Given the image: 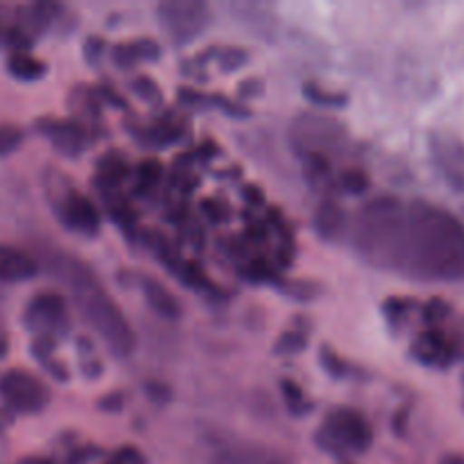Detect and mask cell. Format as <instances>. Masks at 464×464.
Here are the masks:
<instances>
[{"mask_svg": "<svg viewBox=\"0 0 464 464\" xmlns=\"http://www.w3.org/2000/svg\"><path fill=\"white\" fill-rule=\"evenodd\" d=\"M353 245L370 266L406 279H464V225L424 199L367 202L356 216Z\"/></svg>", "mask_w": 464, "mask_h": 464, "instance_id": "6da1fadb", "label": "cell"}, {"mask_svg": "<svg viewBox=\"0 0 464 464\" xmlns=\"http://www.w3.org/2000/svg\"><path fill=\"white\" fill-rule=\"evenodd\" d=\"M53 272L66 285L80 315L107 344L109 352L118 358L131 356L136 349L134 331L98 276L75 256L62 252L53 258Z\"/></svg>", "mask_w": 464, "mask_h": 464, "instance_id": "7a4b0ae2", "label": "cell"}, {"mask_svg": "<svg viewBox=\"0 0 464 464\" xmlns=\"http://www.w3.org/2000/svg\"><path fill=\"white\" fill-rule=\"evenodd\" d=\"M320 444L334 453L367 451L374 440L372 426L361 412L352 408H335L320 429Z\"/></svg>", "mask_w": 464, "mask_h": 464, "instance_id": "3957f363", "label": "cell"}, {"mask_svg": "<svg viewBox=\"0 0 464 464\" xmlns=\"http://www.w3.org/2000/svg\"><path fill=\"white\" fill-rule=\"evenodd\" d=\"M159 21L175 44H188L208 25V7L195 0H170L159 5Z\"/></svg>", "mask_w": 464, "mask_h": 464, "instance_id": "277c9868", "label": "cell"}, {"mask_svg": "<svg viewBox=\"0 0 464 464\" xmlns=\"http://www.w3.org/2000/svg\"><path fill=\"white\" fill-rule=\"evenodd\" d=\"M344 140V130L334 118L304 113L293 125V143L313 159H320L329 150H338Z\"/></svg>", "mask_w": 464, "mask_h": 464, "instance_id": "5b68a950", "label": "cell"}, {"mask_svg": "<svg viewBox=\"0 0 464 464\" xmlns=\"http://www.w3.org/2000/svg\"><path fill=\"white\" fill-rule=\"evenodd\" d=\"M0 397L12 411L30 415L48 406V388L25 370H9L0 376Z\"/></svg>", "mask_w": 464, "mask_h": 464, "instance_id": "8992f818", "label": "cell"}, {"mask_svg": "<svg viewBox=\"0 0 464 464\" xmlns=\"http://www.w3.org/2000/svg\"><path fill=\"white\" fill-rule=\"evenodd\" d=\"M430 157L435 168L453 190L464 193V143L458 136L447 131L430 134Z\"/></svg>", "mask_w": 464, "mask_h": 464, "instance_id": "52a82bcc", "label": "cell"}, {"mask_svg": "<svg viewBox=\"0 0 464 464\" xmlns=\"http://www.w3.org/2000/svg\"><path fill=\"white\" fill-rule=\"evenodd\" d=\"M68 320L66 297L59 293H39L30 299L25 308L27 329L36 334H62Z\"/></svg>", "mask_w": 464, "mask_h": 464, "instance_id": "ba28073f", "label": "cell"}, {"mask_svg": "<svg viewBox=\"0 0 464 464\" xmlns=\"http://www.w3.org/2000/svg\"><path fill=\"white\" fill-rule=\"evenodd\" d=\"M59 216L68 229L77 231V234L93 236L100 229V213L95 204L91 202L86 195L77 193V190H68L59 207Z\"/></svg>", "mask_w": 464, "mask_h": 464, "instance_id": "9c48e42d", "label": "cell"}, {"mask_svg": "<svg viewBox=\"0 0 464 464\" xmlns=\"http://www.w3.org/2000/svg\"><path fill=\"white\" fill-rule=\"evenodd\" d=\"M412 356L429 367H449L458 356V347L440 329L420 334L412 343Z\"/></svg>", "mask_w": 464, "mask_h": 464, "instance_id": "30bf717a", "label": "cell"}, {"mask_svg": "<svg viewBox=\"0 0 464 464\" xmlns=\"http://www.w3.org/2000/svg\"><path fill=\"white\" fill-rule=\"evenodd\" d=\"M39 266L34 258L23 249L12 245H0V281L3 284H21L34 279Z\"/></svg>", "mask_w": 464, "mask_h": 464, "instance_id": "8fae6325", "label": "cell"}, {"mask_svg": "<svg viewBox=\"0 0 464 464\" xmlns=\"http://www.w3.org/2000/svg\"><path fill=\"white\" fill-rule=\"evenodd\" d=\"M45 134L50 136L54 148L66 157H77L86 148V131L77 122L50 121V125L45 127Z\"/></svg>", "mask_w": 464, "mask_h": 464, "instance_id": "7c38bea8", "label": "cell"}, {"mask_svg": "<svg viewBox=\"0 0 464 464\" xmlns=\"http://www.w3.org/2000/svg\"><path fill=\"white\" fill-rule=\"evenodd\" d=\"M143 295H145V302L150 304V308H152L157 315L166 317V320H177V317L181 315L179 302H177L175 295H172L170 290L161 284V281L145 276Z\"/></svg>", "mask_w": 464, "mask_h": 464, "instance_id": "4fadbf2b", "label": "cell"}, {"mask_svg": "<svg viewBox=\"0 0 464 464\" xmlns=\"http://www.w3.org/2000/svg\"><path fill=\"white\" fill-rule=\"evenodd\" d=\"M7 71L9 75L16 77V80L34 82L45 75V63L27 53H14L12 57L7 59Z\"/></svg>", "mask_w": 464, "mask_h": 464, "instance_id": "5bb4252c", "label": "cell"}, {"mask_svg": "<svg viewBox=\"0 0 464 464\" xmlns=\"http://www.w3.org/2000/svg\"><path fill=\"white\" fill-rule=\"evenodd\" d=\"M116 57L121 63H131L139 62V59H154L159 54V48L152 44V41H136L131 45H121L116 50Z\"/></svg>", "mask_w": 464, "mask_h": 464, "instance_id": "9a60e30c", "label": "cell"}, {"mask_svg": "<svg viewBox=\"0 0 464 464\" xmlns=\"http://www.w3.org/2000/svg\"><path fill=\"white\" fill-rule=\"evenodd\" d=\"M340 218H343V211L334 202H324L317 211V229L324 236L335 234L340 229Z\"/></svg>", "mask_w": 464, "mask_h": 464, "instance_id": "2e32d148", "label": "cell"}, {"mask_svg": "<svg viewBox=\"0 0 464 464\" xmlns=\"http://www.w3.org/2000/svg\"><path fill=\"white\" fill-rule=\"evenodd\" d=\"M100 179H102V184L107 186V188H111V186H118L122 179H125L127 175V166H125V159H116V161H102V166H100Z\"/></svg>", "mask_w": 464, "mask_h": 464, "instance_id": "e0dca14e", "label": "cell"}, {"mask_svg": "<svg viewBox=\"0 0 464 464\" xmlns=\"http://www.w3.org/2000/svg\"><path fill=\"white\" fill-rule=\"evenodd\" d=\"M281 390H284L285 403H288V408L293 412H304L311 408L308 406L306 397H304L302 388H299V385H295L293 381H284V383H281Z\"/></svg>", "mask_w": 464, "mask_h": 464, "instance_id": "ac0fdd59", "label": "cell"}, {"mask_svg": "<svg viewBox=\"0 0 464 464\" xmlns=\"http://www.w3.org/2000/svg\"><path fill=\"white\" fill-rule=\"evenodd\" d=\"M23 143V131L16 125H0V157L12 154Z\"/></svg>", "mask_w": 464, "mask_h": 464, "instance_id": "d6986e66", "label": "cell"}, {"mask_svg": "<svg viewBox=\"0 0 464 464\" xmlns=\"http://www.w3.org/2000/svg\"><path fill=\"white\" fill-rule=\"evenodd\" d=\"M447 315H449V304L442 302V299H433V302L426 304L424 317L430 326L440 324V322H442Z\"/></svg>", "mask_w": 464, "mask_h": 464, "instance_id": "ffe728a7", "label": "cell"}, {"mask_svg": "<svg viewBox=\"0 0 464 464\" xmlns=\"http://www.w3.org/2000/svg\"><path fill=\"white\" fill-rule=\"evenodd\" d=\"M104 464H145V460H143V453H140L139 449L125 447L121 449V451L113 453V456Z\"/></svg>", "mask_w": 464, "mask_h": 464, "instance_id": "44dd1931", "label": "cell"}, {"mask_svg": "<svg viewBox=\"0 0 464 464\" xmlns=\"http://www.w3.org/2000/svg\"><path fill=\"white\" fill-rule=\"evenodd\" d=\"M306 95L315 104H324V107L326 104H343L344 102V95H329L324 89H317V86H313V84L306 86Z\"/></svg>", "mask_w": 464, "mask_h": 464, "instance_id": "7402d4cb", "label": "cell"}, {"mask_svg": "<svg viewBox=\"0 0 464 464\" xmlns=\"http://www.w3.org/2000/svg\"><path fill=\"white\" fill-rule=\"evenodd\" d=\"M385 313H388L392 324H401L403 315L408 313V302H401V299H390V302L385 304Z\"/></svg>", "mask_w": 464, "mask_h": 464, "instance_id": "603a6c76", "label": "cell"}, {"mask_svg": "<svg viewBox=\"0 0 464 464\" xmlns=\"http://www.w3.org/2000/svg\"><path fill=\"white\" fill-rule=\"evenodd\" d=\"M343 184L344 188L352 190V193H361V190L367 188V177L358 170H349L347 175H344Z\"/></svg>", "mask_w": 464, "mask_h": 464, "instance_id": "cb8c5ba5", "label": "cell"}, {"mask_svg": "<svg viewBox=\"0 0 464 464\" xmlns=\"http://www.w3.org/2000/svg\"><path fill=\"white\" fill-rule=\"evenodd\" d=\"M159 172H161V168H159L157 163L145 161L143 166L139 168V184L143 181V186H152L154 181L159 179Z\"/></svg>", "mask_w": 464, "mask_h": 464, "instance_id": "d4e9b609", "label": "cell"}, {"mask_svg": "<svg viewBox=\"0 0 464 464\" xmlns=\"http://www.w3.org/2000/svg\"><path fill=\"white\" fill-rule=\"evenodd\" d=\"M440 464H464V456H458V453H451V456H444V460Z\"/></svg>", "mask_w": 464, "mask_h": 464, "instance_id": "484cf974", "label": "cell"}, {"mask_svg": "<svg viewBox=\"0 0 464 464\" xmlns=\"http://www.w3.org/2000/svg\"><path fill=\"white\" fill-rule=\"evenodd\" d=\"M21 464H50V462L44 460V458H30V460H23Z\"/></svg>", "mask_w": 464, "mask_h": 464, "instance_id": "4316f807", "label": "cell"}, {"mask_svg": "<svg viewBox=\"0 0 464 464\" xmlns=\"http://www.w3.org/2000/svg\"><path fill=\"white\" fill-rule=\"evenodd\" d=\"M0 353H3V340H0Z\"/></svg>", "mask_w": 464, "mask_h": 464, "instance_id": "83f0119b", "label": "cell"}]
</instances>
